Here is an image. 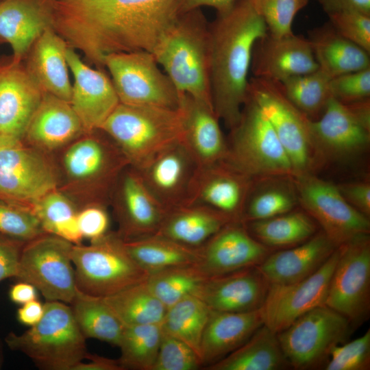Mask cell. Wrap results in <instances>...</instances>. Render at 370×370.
<instances>
[{
  "mask_svg": "<svg viewBox=\"0 0 370 370\" xmlns=\"http://www.w3.org/2000/svg\"><path fill=\"white\" fill-rule=\"evenodd\" d=\"M310 130L325 159L355 155L370 142V131L357 121L345 104L333 97L321 116L310 120Z\"/></svg>",
  "mask_w": 370,
  "mask_h": 370,
  "instance_id": "27",
  "label": "cell"
},
{
  "mask_svg": "<svg viewBox=\"0 0 370 370\" xmlns=\"http://www.w3.org/2000/svg\"><path fill=\"white\" fill-rule=\"evenodd\" d=\"M269 286L255 266L208 278L197 297L211 310L249 312L262 307Z\"/></svg>",
  "mask_w": 370,
  "mask_h": 370,
  "instance_id": "23",
  "label": "cell"
},
{
  "mask_svg": "<svg viewBox=\"0 0 370 370\" xmlns=\"http://www.w3.org/2000/svg\"><path fill=\"white\" fill-rule=\"evenodd\" d=\"M209 23L201 9L177 15L152 53L180 95L212 107Z\"/></svg>",
  "mask_w": 370,
  "mask_h": 370,
  "instance_id": "3",
  "label": "cell"
},
{
  "mask_svg": "<svg viewBox=\"0 0 370 370\" xmlns=\"http://www.w3.org/2000/svg\"><path fill=\"white\" fill-rule=\"evenodd\" d=\"M127 169L116 183L117 234L123 241L156 234L166 210L148 190L138 171L131 165Z\"/></svg>",
  "mask_w": 370,
  "mask_h": 370,
  "instance_id": "20",
  "label": "cell"
},
{
  "mask_svg": "<svg viewBox=\"0 0 370 370\" xmlns=\"http://www.w3.org/2000/svg\"><path fill=\"white\" fill-rule=\"evenodd\" d=\"M25 243L0 233V282L7 278H16Z\"/></svg>",
  "mask_w": 370,
  "mask_h": 370,
  "instance_id": "52",
  "label": "cell"
},
{
  "mask_svg": "<svg viewBox=\"0 0 370 370\" xmlns=\"http://www.w3.org/2000/svg\"><path fill=\"white\" fill-rule=\"evenodd\" d=\"M0 1H1V0H0Z\"/></svg>",
  "mask_w": 370,
  "mask_h": 370,
  "instance_id": "63",
  "label": "cell"
},
{
  "mask_svg": "<svg viewBox=\"0 0 370 370\" xmlns=\"http://www.w3.org/2000/svg\"><path fill=\"white\" fill-rule=\"evenodd\" d=\"M103 66L111 75L119 103L178 108L180 94L151 52L111 53L105 57Z\"/></svg>",
  "mask_w": 370,
  "mask_h": 370,
  "instance_id": "10",
  "label": "cell"
},
{
  "mask_svg": "<svg viewBox=\"0 0 370 370\" xmlns=\"http://www.w3.org/2000/svg\"><path fill=\"white\" fill-rule=\"evenodd\" d=\"M328 16L329 22L341 35L370 53V15L343 11Z\"/></svg>",
  "mask_w": 370,
  "mask_h": 370,
  "instance_id": "49",
  "label": "cell"
},
{
  "mask_svg": "<svg viewBox=\"0 0 370 370\" xmlns=\"http://www.w3.org/2000/svg\"><path fill=\"white\" fill-rule=\"evenodd\" d=\"M255 77L281 82L319 69L308 39L292 34L276 37L267 33L254 45L251 68Z\"/></svg>",
  "mask_w": 370,
  "mask_h": 370,
  "instance_id": "22",
  "label": "cell"
},
{
  "mask_svg": "<svg viewBox=\"0 0 370 370\" xmlns=\"http://www.w3.org/2000/svg\"><path fill=\"white\" fill-rule=\"evenodd\" d=\"M73 245L48 233L26 242L16 278L35 286L46 301L71 304L77 292L71 258Z\"/></svg>",
  "mask_w": 370,
  "mask_h": 370,
  "instance_id": "11",
  "label": "cell"
},
{
  "mask_svg": "<svg viewBox=\"0 0 370 370\" xmlns=\"http://www.w3.org/2000/svg\"><path fill=\"white\" fill-rule=\"evenodd\" d=\"M330 88L332 97L344 104L370 98V68L334 77Z\"/></svg>",
  "mask_w": 370,
  "mask_h": 370,
  "instance_id": "50",
  "label": "cell"
},
{
  "mask_svg": "<svg viewBox=\"0 0 370 370\" xmlns=\"http://www.w3.org/2000/svg\"><path fill=\"white\" fill-rule=\"evenodd\" d=\"M162 334L161 324L124 325L118 347L123 369L153 370Z\"/></svg>",
  "mask_w": 370,
  "mask_h": 370,
  "instance_id": "42",
  "label": "cell"
},
{
  "mask_svg": "<svg viewBox=\"0 0 370 370\" xmlns=\"http://www.w3.org/2000/svg\"><path fill=\"white\" fill-rule=\"evenodd\" d=\"M77 223L83 238L95 241L109 231L110 218L102 205L95 204L77 212Z\"/></svg>",
  "mask_w": 370,
  "mask_h": 370,
  "instance_id": "51",
  "label": "cell"
},
{
  "mask_svg": "<svg viewBox=\"0 0 370 370\" xmlns=\"http://www.w3.org/2000/svg\"><path fill=\"white\" fill-rule=\"evenodd\" d=\"M244 223L253 237L273 251L301 244L318 232L317 223L303 209Z\"/></svg>",
  "mask_w": 370,
  "mask_h": 370,
  "instance_id": "35",
  "label": "cell"
},
{
  "mask_svg": "<svg viewBox=\"0 0 370 370\" xmlns=\"http://www.w3.org/2000/svg\"><path fill=\"white\" fill-rule=\"evenodd\" d=\"M66 58L74 77L71 105L84 131L99 130L119 103L112 82L103 71L84 62L70 47Z\"/></svg>",
  "mask_w": 370,
  "mask_h": 370,
  "instance_id": "21",
  "label": "cell"
},
{
  "mask_svg": "<svg viewBox=\"0 0 370 370\" xmlns=\"http://www.w3.org/2000/svg\"><path fill=\"white\" fill-rule=\"evenodd\" d=\"M51 165L22 144L0 147V199L29 206L56 190Z\"/></svg>",
  "mask_w": 370,
  "mask_h": 370,
  "instance_id": "15",
  "label": "cell"
},
{
  "mask_svg": "<svg viewBox=\"0 0 370 370\" xmlns=\"http://www.w3.org/2000/svg\"><path fill=\"white\" fill-rule=\"evenodd\" d=\"M339 256L337 247L313 274L288 284H270L261 308L264 325L275 333L307 312L325 305L330 279Z\"/></svg>",
  "mask_w": 370,
  "mask_h": 370,
  "instance_id": "14",
  "label": "cell"
},
{
  "mask_svg": "<svg viewBox=\"0 0 370 370\" xmlns=\"http://www.w3.org/2000/svg\"><path fill=\"white\" fill-rule=\"evenodd\" d=\"M123 241L128 254L148 273L195 264L199 258V247H190L158 234Z\"/></svg>",
  "mask_w": 370,
  "mask_h": 370,
  "instance_id": "36",
  "label": "cell"
},
{
  "mask_svg": "<svg viewBox=\"0 0 370 370\" xmlns=\"http://www.w3.org/2000/svg\"><path fill=\"white\" fill-rule=\"evenodd\" d=\"M319 69L330 78L370 68L369 53L341 35L328 22L309 33Z\"/></svg>",
  "mask_w": 370,
  "mask_h": 370,
  "instance_id": "33",
  "label": "cell"
},
{
  "mask_svg": "<svg viewBox=\"0 0 370 370\" xmlns=\"http://www.w3.org/2000/svg\"><path fill=\"white\" fill-rule=\"evenodd\" d=\"M253 183L252 179L225 160L199 166L185 204L204 205L242 221Z\"/></svg>",
  "mask_w": 370,
  "mask_h": 370,
  "instance_id": "19",
  "label": "cell"
},
{
  "mask_svg": "<svg viewBox=\"0 0 370 370\" xmlns=\"http://www.w3.org/2000/svg\"><path fill=\"white\" fill-rule=\"evenodd\" d=\"M230 131L223 160L254 181L294 177L291 162L274 129L248 95L238 123Z\"/></svg>",
  "mask_w": 370,
  "mask_h": 370,
  "instance_id": "6",
  "label": "cell"
},
{
  "mask_svg": "<svg viewBox=\"0 0 370 370\" xmlns=\"http://www.w3.org/2000/svg\"><path fill=\"white\" fill-rule=\"evenodd\" d=\"M42 97L21 62L0 59V147L22 144Z\"/></svg>",
  "mask_w": 370,
  "mask_h": 370,
  "instance_id": "16",
  "label": "cell"
},
{
  "mask_svg": "<svg viewBox=\"0 0 370 370\" xmlns=\"http://www.w3.org/2000/svg\"><path fill=\"white\" fill-rule=\"evenodd\" d=\"M52 28L69 47L103 66L106 56L151 52L177 16L176 0L49 1Z\"/></svg>",
  "mask_w": 370,
  "mask_h": 370,
  "instance_id": "1",
  "label": "cell"
},
{
  "mask_svg": "<svg viewBox=\"0 0 370 370\" xmlns=\"http://www.w3.org/2000/svg\"><path fill=\"white\" fill-rule=\"evenodd\" d=\"M138 168L168 146L182 141L183 117L179 109L119 103L101 126Z\"/></svg>",
  "mask_w": 370,
  "mask_h": 370,
  "instance_id": "4",
  "label": "cell"
},
{
  "mask_svg": "<svg viewBox=\"0 0 370 370\" xmlns=\"http://www.w3.org/2000/svg\"><path fill=\"white\" fill-rule=\"evenodd\" d=\"M339 256L325 305L340 313L352 327L370 313V237L361 234L338 247Z\"/></svg>",
  "mask_w": 370,
  "mask_h": 370,
  "instance_id": "13",
  "label": "cell"
},
{
  "mask_svg": "<svg viewBox=\"0 0 370 370\" xmlns=\"http://www.w3.org/2000/svg\"><path fill=\"white\" fill-rule=\"evenodd\" d=\"M49 1H53V0H49Z\"/></svg>",
  "mask_w": 370,
  "mask_h": 370,
  "instance_id": "62",
  "label": "cell"
},
{
  "mask_svg": "<svg viewBox=\"0 0 370 370\" xmlns=\"http://www.w3.org/2000/svg\"><path fill=\"white\" fill-rule=\"evenodd\" d=\"M297 203L292 178L254 181L245 205L242 221L274 217L293 210Z\"/></svg>",
  "mask_w": 370,
  "mask_h": 370,
  "instance_id": "38",
  "label": "cell"
},
{
  "mask_svg": "<svg viewBox=\"0 0 370 370\" xmlns=\"http://www.w3.org/2000/svg\"><path fill=\"white\" fill-rule=\"evenodd\" d=\"M230 216L200 204H185L166 210L156 234L198 248L226 224Z\"/></svg>",
  "mask_w": 370,
  "mask_h": 370,
  "instance_id": "32",
  "label": "cell"
},
{
  "mask_svg": "<svg viewBox=\"0 0 370 370\" xmlns=\"http://www.w3.org/2000/svg\"><path fill=\"white\" fill-rule=\"evenodd\" d=\"M336 246L321 230L298 245L272 251L258 266L269 284H288L316 272Z\"/></svg>",
  "mask_w": 370,
  "mask_h": 370,
  "instance_id": "25",
  "label": "cell"
},
{
  "mask_svg": "<svg viewBox=\"0 0 370 370\" xmlns=\"http://www.w3.org/2000/svg\"><path fill=\"white\" fill-rule=\"evenodd\" d=\"M345 105L357 121L370 131V98Z\"/></svg>",
  "mask_w": 370,
  "mask_h": 370,
  "instance_id": "59",
  "label": "cell"
},
{
  "mask_svg": "<svg viewBox=\"0 0 370 370\" xmlns=\"http://www.w3.org/2000/svg\"><path fill=\"white\" fill-rule=\"evenodd\" d=\"M262 325L261 308L244 312L211 310L200 345L203 367L206 369L234 352Z\"/></svg>",
  "mask_w": 370,
  "mask_h": 370,
  "instance_id": "29",
  "label": "cell"
},
{
  "mask_svg": "<svg viewBox=\"0 0 370 370\" xmlns=\"http://www.w3.org/2000/svg\"><path fill=\"white\" fill-rule=\"evenodd\" d=\"M325 370L370 369V330L354 340L339 344L331 351Z\"/></svg>",
  "mask_w": 370,
  "mask_h": 370,
  "instance_id": "48",
  "label": "cell"
},
{
  "mask_svg": "<svg viewBox=\"0 0 370 370\" xmlns=\"http://www.w3.org/2000/svg\"><path fill=\"white\" fill-rule=\"evenodd\" d=\"M352 328L347 318L323 305L297 318L277 336L291 368L323 369L332 349L347 339Z\"/></svg>",
  "mask_w": 370,
  "mask_h": 370,
  "instance_id": "9",
  "label": "cell"
},
{
  "mask_svg": "<svg viewBox=\"0 0 370 370\" xmlns=\"http://www.w3.org/2000/svg\"><path fill=\"white\" fill-rule=\"evenodd\" d=\"M273 250L253 237L241 221H232L199 247L196 265L208 278L260 265Z\"/></svg>",
  "mask_w": 370,
  "mask_h": 370,
  "instance_id": "18",
  "label": "cell"
},
{
  "mask_svg": "<svg viewBox=\"0 0 370 370\" xmlns=\"http://www.w3.org/2000/svg\"><path fill=\"white\" fill-rule=\"evenodd\" d=\"M331 78L319 69L279 82L288 99L308 119L316 120L332 98Z\"/></svg>",
  "mask_w": 370,
  "mask_h": 370,
  "instance_id": "44",
  "label": "cell"
},
{
  "mask_svg": "<svg viewBox=\"0 0 370 370\" xmlns=\"http://www.w3.org/2000/svg\"><path fill=\"white\" fill-rule=\"evenodd\" d=\"M179 109L183 117L182 142L199 166L223 160L227 141L214 108L186 94L180 95Z\"/></svg>",
  "mask_w": 370,
  "mask_h": 370,
  "instance_id": "26",
  "label": "cell"
},
{
  "mask_svg": "<svg viewBox=\"0 0 370 370\" xmlns=\"http://www.w3.org/2000/svg\"><path fill=\"white\" fill-rule=\"evenodd\" d=\"M208 277L195 264L170 267L148 274L146 283L166 309L189 296H197Z\"/></svg>",
  "mask_w": 370,
  "mask_h": 370,
  "instance_id": "41",
  "label": "cell"
},
{
  "mask_svg": "<svg viewBox=\"0 0 370 370\" xmlns=\"http://www.w3.org/2000/svg\"><path fill=\"white\" fill-rule=\"evenodd\" d=\"M3 42H5L0 38V44Z\"/></svg>",
  "mask_w": 370,
  "mask_h": 370,
  "instance_id": "60",
  "label": "cell"
},
{
  "mask_svg": "<svg viewBox=\"0 0 370 370\" xmlns=\"http://www.w3.org/2000/svg\"><path fill=\"white\" fill-rule=\"evenodd\" d=\"M236 0H176V14L180 15L195 9L208 6L217 10V13L229 9Z\"/></svg>",
  "mask_w": 370,
  "mask_h": 370,
  "instance_id": "55",
  "label": "cell"
},
{
  "mask_svg": "<svg viewBox=\"0 0 370 370\" xmlns=\"http://www.w3.org/2000/svg\"><path fill=\"white\" fill-rule=\"evenodd\" d=\"M268 33L249 0H236L209 24L210 81L214 110L230 130L247 97L256 42Z\"/></svg>",
  "mask_w": 370,
  "mask_h": 370,
  "instance_id": "2",
  "label": "cell"
},
{
  "mask_svg": "<svg viewBox=\"0 0 370 370\" xmlns=\"http://www.w3.org/2000/svg\"><path fill=\"white\" fill-rule=\"evenodd\" d=\"M145 280L103 298L124 325L161 324L163 320L166 308Z\"/></svg>",
  "mask_w": 370,
  "mask_h": 370,
  "instance_id": "39",
  "label": "cell"
},
{
  "mask_svg": "<svg viewBox=\"0 0 370 370\" xmlns=\"http://www.w3.org/2000/svg\"><path fill=\"white\" fill-rule=\"evenodd\" d=\"M86 338L71 306L46 301L41 319L21 334L9 333L5 342L10 349L29 357L41 369L75 370L88 354Z\"/></svg>",
  "mask_w": 370,
  "mask_h": 370,
  "instance_id": "5",
  "label": "cell"
},
{
  "mask_svg": "<svg viewBox=\"0 0 370 370\" xmlns=\"http://www.w3.org/2000/svg\"><path fill=\"white\" fill-rule=\"evenodd\" d=\"M247 95L274 129L291 162L294 177L314 174L325 158L310 130V119L286 96L279 82L252 77Z\"/></svg>",
  "mask_w": 370,
  "mask_h": 370,
  "instance_id": "7",
  "label": "cell"
},
{
  "mask_svg": "<svg viewBox=\"0 0 370 370\" xmlns=\"http://www.w3.org/2000/svg\"><path fill=\"white\" fill-rule=\"evenodd\" d=\"M32 211L45 233L58 236L73 245L83 238L77 223V212L73 204L56 190L34 202Z\"/></svg>",
  "mask_w": 370,
  "mask_h": 370,
  "instance_id": "43",
  "label": "cell"
},
{
  "mask_svg": "<svg viewBox=\"0 0 370 370\" xmlns=\"http://www.w3.org/2000/svg\"><path fill=\"white\" fill-rule=\"evenodd\" d=\"M288 367L277 333L262 325L239 347L206 369L281 370Z\"/></svg>",
  "mask_w": 370,
  "mask_h": 370,
  "instance_id": "34",
  "label": "cell"
},
{
  "mask_svg": "<svg viewBox=\"0 0 370 370\" xmlns=\"http://www.w3.org/2000/svg\"><path fill=\"white\" fill-rule=\"evenodd\" d=\"M210 311L199 297L189 296L166 309L162 329L186 343L201 358V338Z\"/></svg>",
  "mask_w": 370,
  "mask_h": 370,
  "instance_id": "40",
  "label": "cell"
},
{
  "mask_svg": "<svg viewBox=\"0 0 370 370\" xmlns=\"http://www.w3.org/2000/svg\"><path fill=\"white\" fill-rule=\"evenodd\" d=\"M202 367V360L193 349L162 330L153 370H197Z\"/></svg>",
  "mask_w": 370,
  "mask_h": 370,
  "instance_id": "47",
  "label": "cell"
},
{
  "mask_svg": "<svg viewBox=\"0 0 370 370\" xmlns=\"http://www.w3.org/2000/svg\"><path fill=\"white\" fill-rule=\"evenodd\" d=\"M198 167L186 146L179 141L135 169L148 190L168 210L185 204Z\"/></svg>",
  "mask_w": 370,
  "mask_h": 370,
  "instance_id": "17",
  "label": "cell"
},
{
  "mask_svg": "<svg viewBox=\"0 0 370 370\" xmlns=\"http://www.w3.org/2000/svg\"><path fill=\"white\" fill-rule=\"evenodd\" d=\"M71 258L77 290L93 297L114 295L149 274L128 254L117 233L108 232L88 245H73Z\"/></svg>",
  "mask_w": 370,
  "mask_h": 370,
  "instance_id": "8",
  "label": "cell"
},
{
  "mask_svg": "<svg viewBox=\"0 0 370 370\" xmlns=\"http://www.w3.org/2000/svg\"><path fill=\"white\" fill-rule=\"evenodd\" d=\"M48 1H0V38L8 42L12 60L21 62L37 38L52 27Z\"/></svg>",
  "mask_w": 370,
  "mask_h": 370,
  "instance_id": "28",
  "label": "cell"
},
{
  "mask_svg": "<svg viewBox=\"0 0 370 370\" xmlns=\"http://www.w3.org/2000/svg\"><path fill=\"white\" fill-rule=\"evenodd\" d=\"M43 313L44 304L35 299L22 305L17 310L16 317L21 324L32 327L41 319Z\"/></svg>",
  "mask_w": 370,
  "mask_h": 370,
  "instance_id": "56",
  "label": "cell"
},
{
  "mask_svg": "<svg viewBox=\"0 0 370 370\" xmlns=\"http://www.w3.org/2000/svg\"><path fill=\"white\" fill-rule=\"evenodd\" d=\"M328 15L343 11H357L370 15V0H317Z\"/></svg>",
  "mask_w": 370,
  "mask_h": 370,
  "instance_id": "54",
  "label": "cell"
},
{
  "mask_svg": "<svg viewBox=\"0 0 370 370\" xmlns=\"http://www.w3.org/2000/svg\"><path fill=\"white\" fill-rule=\"evenodd\" d=\"M309 0H249L264 21L268 33L282 37L293 34L292 25L297 14Z\"/></svg>",
  "mask_w": 370,
  "mask_h": 370,
  "instance_id": "45",
  "label": "cell"
},
{
  "mask_svg": "<svg viewBox=\"0 0 370 370\" xmlns=\"http://www.w3.org/2000/svg\"><path fill=\"white\" fill-rule=\"evenodd\" d=\"M0 233L26 243L45 232L29 206L0 199Z\"/></svg>",
  "mask_w": 370,
  "mask_h": 370,
  "instance_id": "46",
  "label": "cell"
},
{
  "mask_svg": "<svg viewBox=\"0 0 370 370\" xmlns=\"http://www.w3.org/2000/svg\"><path fill=\"white\" fill-rule=\"evenodd\" d=\"M64 166L70 177L91 181L105 194L114 186L130 162L116 144L86 138L73 144L64 156Z\"/></svg>",
  "mask_w": 370,
  "mask_h": 370,
  "instance_id": "24",
  "label": "cell"
},
{
  "mask_svg": "<svg viewBox=\"0 0 370 370\" xmlns=\"http://www.w3.org/2000/svg\"><path fill=\"white\" fill-rule=\"evenodd\" d=\"M68 47L66 41L50 27L32 46L25 66L43 92L70 103L72 84L66 58Z\"/></svg>",
  "mask_w": 370,
  "mask_h": 370,
  "instance_id": "30",
  "label": "cell"
},
{
  "mask_svg": "<svg viewBox=\"0 0 370 370\" xmlns=\"http://www.w3.org/2000/svg\"><path fill=\"white\" fill-rule=\"evenodd\" d=\"M37 296L38 290L36 287L24 281L14 284L9 291L10 300L21 305L37 299Z\"/></svg>",
  "mask_w": 370,
  "mask_h": 370,
  "instance_id": "57",
  "label": "cell"
},
{
  "mask_svg": "<svg viewBox=\"0 0 370 370\" xmlns=\"http://www.w3.org/2000/svg\"><path fill=\"white\" fill-rule=\"evenodd\" d=\"M83 131L71 103L42 92L25 137L38 147L51 150L68 143Z\"/></svg>",
  "mask_w": 370,
  "mask_h": 370,
  "instance_id": "31",
  "label": "cell"
},
{
  "mask_svg": "<svg viewBox=\"0 0 370 370\" xmlns=\"http://www.w3.org/2000/svg\"><path fill=\"white\" fill-rule=\"evenodd\" d=\"M292 180L298 203L336 247L357 236L369 234V217L351 206L336 185L314 174Z\"/></svg>",
  "mask_w": 370,
  "mask_h": 370,
  "instance_id": "12",
  "label": "cell"
},
{
  "mask_svg": "<svg viewBox=\"0 0 370 370\" xmlns=\"http://www.w3.org/2000/svg\"><path fill=\"white\" fill-rule=\"evenodd\" d=\"M336 186L341 195L351 206L369 217V182L367 181H356L346 182Z\"/></svg>",
  "mask_w": 370,
  "mask_h": 370,
  "instance_id": "53",
  "label": "cell"
},
{
  "mask_svg": "<svg viewBox=\"0 0 370 370\" xmlns=\"http://www.w3.org/2000/svg\"><path fill=\"white\" fill-rule=\"evenodd\" d=\"M86 359L89 362H80L75 370H123L118 360L90 354H88Z\"/></svg>",
  "mask_w": 370,
  "mask_h": 370,
  "instance_id": "58",
  "label": "cell"
},
{
  "mask_svg": "<svg viewBox=\"0 0 370 370\" xmlns=\"http://www.w3.org/2000/svg\"><path fill=\"white\" fill-rule=\"evenodd\" d=\"M1 358H0V368H1Z\"/></svg>",
  "mask_w": 370,
  "mask_h": 370,
  "instance_id": "61",
  "label": "cell"
},
{
  "mask_svg": "<svg viewBox=\"0 0 370 370\" xmlns=\"http://www.w3.org/2000/svg\"><path fill=\"white\" fill-rule=\"evenodd\" d=\"M70 304L75 320L86 339L95 338L119 347L124 325L103 298L86 295L77 288Z\"/></svg>",
  "mask_w": 370,
  "mask_h": 370,
  "instance_id": "37",
  "label": "cell"
}]
</instances>
